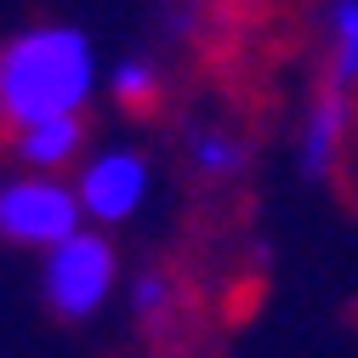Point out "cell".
<instances>
[{
	"label": "cell",
	"mask_w": 358,
	"mask_h": 358,
	"mask_svg": "<svg viewBox=\"0 0 358 358\" xmlns=\"http://www.w3.org/2000/svg\"><path fill=\"white\" fill-rule=\"evenodd\" d=\"M92 92H97V52L85 29L34 23L0 46V120L6 125L80 114Z\"/></svg>",
	"instance_id": "obj_1"
},
{
	"label": "cell",
	"mask_w": 358,
	"mask_h": 358,
	"mask_svg": "<svg viewBox=\"0 0 358 358\" xmlns=\"http://www.w3.org/2000/svg\"><path fill=\"white\" fill-rule=\"evenodd\" d=\"M40 279H46V307L57 313V319L85 324L114 296V279H120L114 245L103 239L97 222H92V228H74L69 239H57L46 250V273H40Z\"/></svg>",
	"instance_id": "obj_2"
},
{
	"label": "cell",
	"mask_w": 358,
	"mask_h": 358,
	"mask_svg": "<svg viewBox=\"0 0 358 358\" xmlns=\"http://www.w3.org/2000/svg\"><path fill=\"white\" fill-rule=\"evenodd\" d=\"M74 228H85V205H80V188L57 182V171H29L0 182V239L52 250Z\"/></svg>",
	"instance_id": "obj_3"
},
{
	"label": "cell",
	"mask_w": 358,
	"mask_h": 358,
	"mask_svg": "<svg viewBox=\"0 0 358 358\" xmlns=\"http://www.w3.org/2000/svg\"><path fill=\"white\" fill-rule=\"evenodd\" d=\"M74 188H80L85 222L120 228V222H131L143 210V199H148V159L137 148H103L97 159H85Z\"/></svg>",
	"instance_id": "obj_4"
},
{
	"label": "cell",
	"mask_w": 358,
	"mask_h": 358,
	"mask_svg": "<svg viewBox=\"0 0 358 358\" xmlns=\"http://www.w3.org/2000/svg\"><path fill=\"white\" fill-rule=\"evenodd\" d=\"M347 120H352V92L347 85H324L319 97H313L307 120H301V176L313 182H324L341 159V143H347Z\"/></svg>",
	"instance_id": "obj_5"
},
{
	"label": "cell",
	"mask_w": 358,
	"mask_h": 358,
	"mask_svg": "<svg viewBox=\"0 0 358 358\" xmlns=\"http://www.w3.org/2000/svg\"><path fill=\"white\" fill-rule=\"evenodd\" d=\"M85 143V120L80 114H52V120H29L17 125V159L29 171H57L80 154Z\"/></svg>",
	"instance_id": "obj_6"
},
{
	"label": "cell",
	"mask_w": 358,
	"mask_h": 358,
	"mask_svg": "<svg viewBox=\"0 0 358 358\" xmlns=\"http://www.w3.org/2000/svg\"><path fill=\"white\" fill-rule=\"evenodd\" d=\"M324 46H330V80L358 85V0H330L324 6Z\"/></svg>",
	"instance_id": "obj_7"
},
{
	"label": "cell",
	"mask_w": 358,
	"mask_h": 358,
	"mask_svg": "<svg viewBox=\"0 0 358 358\" xmlns=\"http://www.w3.org/2000/svg\"><path fill=\"white\" fill-rule=\"evenodd\" d=\"M188 159H194V171L205 176V182H228V176L245 171V143L234 137V131L205 125V131H194V137H188Z\"/></svg>",
	"instance_id": "obj_8"
},
{
	"label": "cell",
	"mask_w": 358,
	"mask_h": 358,
	"mask_svg": "<svg viewBox=\"0 0 358 358\" xmlns=\"http://www.w3.org/2000/svg\"><path fill=\"white\" fill-rule=\"evenodd\" d=\"M108 92H114V103H125V108H143V103H154V92H159V74H154L148 57H125V63H114V74H108Z\"/></svg>",
	"instance_id": "obj_9"
},
{
	"label": "cell",
	"mask_w": 358,
	"mask_h": 358,
	"mask_svg": "<svg viewBox=\"0 0 358 358\" xmlns=\"http://www.w3.org/2000/svg\"><path fill=\"white\" fill-rule=\"evenodd\" d=\"M171 279L165 273H143L137 285H131V313H137V319H148V324H159L165 313H171Z\"/></svg>",
	"instance_id": "obj_10"
}]
</instances>
